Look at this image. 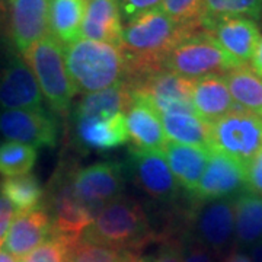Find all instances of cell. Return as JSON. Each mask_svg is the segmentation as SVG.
Segmentation results:
<instances>
[{
  "mask_svg": "<svg viewBox=\"0 0 262 262\" xmlns=\"http://www.w3.org/2000/svg\"><path fill=\"white\" fill-rule=\"evenodd\" d=\"M201 28L185 25L168 16L159 8L131 19L122 28L120 48L125 57V83L134 88L163 69L169 51L182 37Z\"/></svg>",
  "mask_w": 262,
  "mask_h": 262,
  "instance_id": "1",
  "label": "cell"
},
{
  "mask_svg": "<svg viewBox=\"0 0 262 262\" xmlns=\"http://www.w3.org/2000/svg\"><path fill=\"white\" fill-rule=\"evenodd\" d=\"M153 239L149 219L140 203L120 195L105 204L84 232L83 241L117 252H137Z\"/></svg>",
  "mask_w": 262,
  "mask_h": 262,
  "instance_id": "2",
  "label": "cell"
},
{
  "mask_svg": "<svg viewBox=\"0 0 262 262\" xmlns=\"http://www.w3.org/2000/svg\"><path fill=\"white\" fill-rule=\"evenodd\" d=\"M66 67L80 94H95L125 82L127 64L118 46L79 38L64 47Z\"/></svg>",
  "mask_w": 262,
  "mask_h": 262,
  "instance_id": "3",
  "label": "cell"
},
{
  "mask_svg": "<svg viewBox=\"0 0 262 262\" xmlns=\"http://www.w3.org/2000/svg\"><path fill=\"white\" fill-rule=\"evenodd\" d=\"M37 79L42 96L53 111L69 113L76 88L66 67L64 48L51 34L39 39L24 56Z\"/></svg>",
  "mask_w": 262,
  "mask_h": 262,
  "instance_id": "4",
  "label": "cell"
},
{
  "mask_svg": "<svg viewBox=\"0 0 262 262\" xmlns=\"http://www.w3.org/2000/svg\"><path fill=\"white\" fill-rule=\"evenodd\" d=\"M163 69L189 80H196L204 76H225L237 67L226 56L214 37L200 28L179 39L165 58Z\"/></svg>",
  "mask_w": 262,
  "mask_h": 262,
  "instance_id": "5",
  "label": "cell"
},
{
  "mask_svg": "<svg viewBox=\"0 0 262 262\" xmlns=\"http://www.w3.org/2000/svg\"><path fill=\"white\" fill-rule=\"evenodd\" d=\"M75 170L66 166L57 170L48 184L44 207L51 217L53 234L76 246L92 225L94 215L76 192Z\"/></svg>",
  "mask_w": 262,
  "mask_h": 262,
  "instance_id": "6",
  "label": "cell"
},
{
  "mask_svg": "<svg viewBox=\"0 0 262 262\" xmlns=\"http://www.w3.org/2000/svg\"><path fill=\"white\" fill-rule=\"evenodd\" d=\"M187 215V230L196 242L204 245L214 255L230 251L234 244V198L198 201Z\"/></svg>",
  "mask_w": 262,
  "mask_h": 262,
  "instance_id": "7",
  "label": "cell"
},
{
  "mask_svg": "<svg viewBox=\"0 0 262 262\" xmlns=\"http://www.w3.org/2000/svg\"><path fill=\"white\" fill-rule=\"evenodd\" d=\"M211 149L246 165L262 149V118L241 108L233 110L211 124Z\"/></svg>",
  "mask_w": 262,
  "mask_h": 262,
  "instance_id": "8",
  "label": "cell"
},
{
  "mask_svg": "<svg viewBox=\"0 0 262 262\" xmlns=\"http://www.w3.org/2000/svg\"><path fill=\"white\" fill-rule=\"evenodd\" d=\"M128 177L144 195L155 203L169 204L179 195V185L162 150L131 147L127 160Z\"/></svg>",
  "mask_w": 262,
  "mask_h": 262,
  "instance_id": "9",
  "label": "cell"
},
{
  "mask_svg": "<svg viewBox=\"0 0 262 262\" xmlns=\"http://www.w3.org/2000/svg\"><path fill=\"white\" fill-rule=\"evenodd\" d=\"M245 191H248L246 165L229 155L211 149L210 160L192 200H227L236 198Z\"/></svg>",
  "mask_w": 262,
  "mask_h": 262,
  "instance_id": "10",
  "label": "cell"
},
{
  "mask_svg": "<svg viewBox=\"0 0 262 262\" xmlns=\"http://www.w3.org/2000/svg\"><path fill=\"white\" fill-rule=\"evenodd\" d=\"M75 188L77 195L94 215L101 213L105 204L122 195L124 169L117 162H101L88 168L75 170Z\"/></svg>",
  "mask_w": 262,
  "mask_h": 262,
  "instance_id": "11",
  "label": "cell"
},
{
  "mask_svg": "<svg viewBox=\"0 0 262 262\" xmlns=\"http://www.w3.org/2000/svg\"><path fill=\"white\" fill-rule=\"evenodd\" d=\"M0 136L32 147L53 149L58 127L47 110H0Z\"/></svg>",
  "mask_w": 262,
  "mask_h": 262,
  "instance_id": "12",
  "label": "cell"
},
{
  "mask_svg": "<svg viewBox=\"0 0 262 262\" xmlns=\"http://www.w3.org/2000/svg\"><path fill=\"white\" fill-rule=\"evenodd\" d=\"M0 110H44L37 79L22 57L12 56L0 69Z\"/></svg>",
  "mask_w": 262,
  "mask_h": 262,
  "instance_id": "13",
  "label": "cell"
},
{
  "mask_svg": "<svg viewBox=\"0 0 262 262\" xmlns=\"http://www.w3.org/2000/svg\"><path fill=\"white\" fill-rule=\"evenodd\" d=\"M50 0H9V35L24 57L39 39L50 34Z\"/></svg>",
  "mask_w": 262,
  "mask_h": 262,
  "instance_id": "14",
  "label": "cell"
},
{
  "mask_svg": "<svg viewBox=\"0 0 262 262\" xmlns=\"http://www.w3.org/2000/svg\"><path fill=\"white\" fill-rule=\"evenodd\" d=\"M192 88L194 80L185 79L168 70H160L144 79L137 86L131 88V91L147 96L158 113L162 115L170 111L194 110Z\"/></svg>",
  "mask_w": 262,
  "mask_h": 262,
  "instance_id": "15",
  "label": "cell"
},
{
  "mask_svg": "<svg viewBox=\"0 0 262 262\" xmlns=\"http://www.w3.org/2000/svg\"><path fill=\"white\" fill-rule=\"evenodd\" d=\"M208 32L236 67L249 66L255 48L261 39V32L253 19L229 18L219 20Z\"/></svg>",
  "mask_w": 262,
  "mask_h": 262,
  "instance_id": "16",
  "label": "cell"
},
{
  "mask_svg": "<svg viewBox=\"0 0 262 262\" xmlns=\"http://www.w3.org/2000/svg\"><path fill=\"white\" fill-rule=\"evenodd\" d=\"M133 92V101L125 113L128 137L133 147L144 150H163L168 139L163 130L162 117L150 102L149 98L140 92Z\"/></svg>",
  "mask_w": 262,
  "mask_h": 262,
  "instance_id": "17",
  "label": "cell"
},
{
  "mask_svg": "<svg viewBox=\"0 0 262 262\" xmlns=\"http://www.w3.org/2000/svg\"><path fill=\"white\" fill-rule=\"evenodd\" d=\"M53 236V223L44 206L32 211L15 215L6 241L5 251L15 256L18 261L37 249Z\"/></svg>",
  "mask_w": 262,
  "mask_h": 262,
  "instance_id": "18",
  "label": "cell"
},
{
  "mask_svg": "<svg viewBox=\"0 0 262 262\" xmlns=\"http://www.w3.org/2000/svg\"><path fill=\"white\" fill-rule=\"evenodd\" d=\"M162 151L179 187L191 196L194 195L210 160L211 149L168 141Z\"/></svg>",
  "mask_w": 262,
  "mask_h": 262,
  "instance_id": "19",
  "label": "cell"
},
{
  "mask_svg": "<svg viewBox=\"0 0 262 262\" xmlns=\"http://www.w3.org/2000/svg\"><path fill=\"white\" fill-rule=\"evenodd\" d=\"M122 28L118 0H88L82 24V38L120 47Z\"/></svg>",
  "mask_w": 262,
  "mask_h": 262,
  "instance_id": "20",
  "label": "cell"
},
{
  "mask_svg": "<svg viewBox=\"0 0 262 262\" xmlns=\"http://www.w3.org/2000/svg\"><path fill=\"white\" fill-rule=\"evenodd\" d=\"M192 106L196 115L210 125L237 108L232 99L225 76L220 75L204 76L194 80Z\"/></svg>",
  "mask_w": 262,
  "mask_h": 262,
  "instance_id": "21",
  "label": "cell"
},
{
  "mask_svg": "<svg viewBox=\"0 0 262 262\" xmlns=\"http://www.w3.org/2000/svg\"><path fill=\"white\" fill-rule=\"evenodd\" d=\"M79 143L89 150L106 151L120 147L130 140L125 114H115L108 118L75 120Z\"/></svg>",
  "mask_w": 262,
  "mask_h": 262,
  "instance_id": "22",
  "label": "cell"
},
{
  "mask_svg": "<svg viewBox=\"0 0 262 262\" xmlns=\"http://www.w3.org/2000/svg\"><path fill=\"white\" fill-rule=\"evenodd\" d=\"M160 117L169 141L211 149V125L200 118L194 110L170 111Z\"/></svg>",
  "mask_w": 262,
  "mask_h": 262,
  "instance_id": "23",
  "label": "cell"
},
{
  "mask_svg": "<svg viewBox=\"0 0 262 262\" xmlns=\"http://www.w3.org/2000/svg\"><path fill=\"white\" fill-rule=\"evenodd\" d=\"M133 101L131 88L125 82L114 84L84 96L75 110V120L108 118L115 114L127 113Z\"/></svg>",
  "mask_w": 262,
  "mask_h": 262,
  "instance_id": "24",
  "label": "cell"
},
{
  "mask_svg": "<svg viewBox=\"0 0 262 262\" xmlns=\"http://www.w3.org/2000/svg\"><path fill=\"white\" fill-rule=\"evenodd\" d=\"M88 0H50L48 28L61 46H70L82 38V24Z\"/></svg>",
  "mask_w": 262,
  "mask_h": 262,
  "instance_id": "25",
  "label": "cell"
},
{
  "mask_svg": "<svg viewBox=\"0 0 262 262\" xmlns=\"http://www.w3.org/2000/svg\"><path fill=\"white\" fill-rule=\"evenodd\" d=\"M234 234L239 248L262 242V196L245 191L234 198Z\"/></svg>",
  "mask_w": 262,
  "mask_h": 262,
  "instance_id": "26",
  "label": "cell"
},
{
  "mask_svg": "<svg viewBox=\"0 0 262 262\" xmlns=\"http://www.w3.org/2000/svg\"><path fill=\"white\" fill-rule=\"evenodd\" d=\"M234 105L261 117L262 113V79L249 66L237 67L225 75Z\"/></svg>",
  "mask_w": 262,
  "mask_h": 262,
  "instance_id": "27",
  "label": "cell"
},
{
  "mask_svg": "<svg viewBox=\"0 0 262 262\" xmlns=\"http://www.w3.org/2000/svg\"><path fill=\"white\" fill-rule=\"evenodd\" d=\"M0 194L9 201L18 215L38 208L44 203L46 191L34 173H27L3 179L0 182Z\"/></svg>",
  "mask_w": 262,
  "mask_h": 262,
  "instance_id": "28",
  "label": "cell"
},
{
  "mask_svg": "<svg viewBox=\"0 0 262 262\" xmlns=\"http://www.w3.org/2000/svg\"><path fill=\"white\" fill-rule=\"evenodd\" d=\"M261 13L262 0H203L200 25L208 31L223 19H256L261 16Z\"/></svg>",
  "mask_w": 262,
  "mask_h": 262,
  "instance_id": "29",
  "label": "cell"
},
{
  "mask_svg": "<svg viewBox=\"0 0 262 262\" xmlns=\"http://www.w3.org/2000/svg\"><path fill=\"white\" fill-rule=\"evenodd\" d=\"M37 158V149L32 146L10 140L0 143V175L5 178L27 175L34 168Z\"/></svg>",
  "mask_w": 262,
  "mask_h": 262,
  "instance_id": "30",
  "label": "cell"
},
{
  "mask_svg": "<svg viewBox=\"0 0 262 262\" xmlns=\"http://www.w3.org/2000/svg\"><path fill=\"white\" fill-rule=\"evenodd\" d=\"M75 245L69 244L63 237L53 234L37 249L28 253L20 262H69Z\"/></svg>",
  "mask_w": 262,
  "mask_h": 262,
  "instance_id": "31",
  "label": "cell"
},
{
  "mask_svg": "<svg viewBox=\"0 0 262 262\" xmlns=\"http://www.w3.org/2000/svg\"><path fill=\"white\" fill-rule=\"evenodd\" d=\"M203 0H162L159 9L185 25H200Z\"/></svg>",
  "mask_w": 262,
  "mask_h": 262,
  "instance_id": "32",
  "label": "cell"
},
{
  "mask_svg": "<svg viewBox=\"0 0 262 262\" xmlns=\"http://www.w3.org/2000/svg\"><path fill=\"white\" fill-rule=\"evenodd\" d=\"M120 255L121 252L82 239L72 251L69 262H118Z\"/></svg>",
  "mask_w": 262,
  "mask_h": 262,
  "instance_id": "33",
  "label": "cell"
},
{
  "mask_svg": "<svg viewBox=\"0 0 262 262\" xmlns=\"http://www.w3.org/2000/svg\"><path fill=\"white\" fill-rule=\"evenodd\" d=\"M153 262H184V249H182L181 236H173V234L162 236L160 246Z\"/></svg>",
  "mask_w": 262,
  "mask_h": 262,
  "instance_id": "34",
  "label": "cell"
},
{
  "mask_svg": "<svg viewBox=\"0 0 262 262\" xmlns=\"http://www.w3.org/2000/svg\"><path fill=\"white\" fill-rule=\"evenodd\" d=\"M182 249H184V262H214L215 255L204 245L196 242L189 234L181 233Z\"/></svg>",
  "mask_w": 262,
  "mask_h": 262,
  "instance_id": "35",
  "label": "cell"
},
{
  "mask_svg": "<svg viewBox=\"0 0 262 262\" xmlns=\"http://www.w3.org/2000/svg\"><path fill=\"white\" fill-rule=\"evenodd\" d=\"M122 20L127 24L149 10L159 8L162 0H118Z\"/></svg>",
  "mask_w": 262,
  "mask_h": 262,
  "instance_id": "36",
  "label": "cell"
},
{
  "mask_svg": "<svg viewBox=\"0 0 262 262\" xmlns=\"http://www.w3.org/2000/svg\"><path fill=\"white\" fill-rule=\"evenodd\" d=\"M248 191L262 196V149L246 163Z\"/></svg>",
  "mask_w": 262,
  "mask_h": 262,
  "instance_id": "37",
  "label": "cell"
},
{
  "mask_svg": "<svg viewBox=\"0 0 262 262\" xmlns=\"http://www.w3.org/2000/svg\"><path fill=\"white\" fill-rule=\"evenodd\" d=\"M15 215L16 213H15L13 207L10 206L9 201L0 194V249H2V245L6 241V236H8V232H9Z\"/></svg>",
  "mask_w": 262,
  "mask_h": 262,
  "instance_id": "38",
  "label": "cell"
},
{
  "mask_svg": "<svg viewBox=\"0 0 262 262\" xmlns=\"http://www.w3.org/2000/svg\"><path fill=\"white\" fill-rule=\"evenodd\" d=\"M223 262H252L249 253L244 252L241 248H233L225 255Z\"/></svg>",
  "mask_w": 262,
  "mask_h": 262,
  "instance_id": "39",
  "label": "cell"
},
{
  "mask_svg": "<svg viewBox=\"0 0 262 262\" xmlns=\"http://www.w3.org/2000/svg\"><path fill=\"white\" fill-rule=\"evenodd\" d=\"M251 64H252L253 72L262 79V37L259 39L256 48H255V53H253L252 60H251Z\"/></svg>",
  "mask_w": 262,
  "mask_h": 262,
  "instance_id": "40",
  "label": "cell"
},
{
  "mask_svg": "<svg viewBox=\"0 0 262 262\" xmlns=\"http://www.w3.org/2000/svg\"><path fill=\"white\" fill-rule=\"evenodd\" d=\"M118 262H150L149 259L140 256L137 252H121Z\"/></svg>",
  "mask_w": 262,
  "mask_h": 262,
  "instance_id": "41",
  "label": "cell"
},
{
  "mask_svg": "<svg viewBox=\"0 0 262 262\" xmlns=\"http://www.w3.org/2000/svg\"><path fill=\"white\" fill-rule=\"evenodd\" d=\"M251 258L252 262H262V242L253 245L251 249Z\"/></svg>",
  "mask_w": 262,
  "mask_h": 262,
  "instance_id": "42",
  "label": "cell"
},
{
  "mask_svg": "<svg viewBox=\"0 0 262 262\" xmlns=\"http://www.w3.org/2000/svg\"><path fill=\"white\" fill-rule=\"evenodd\" d=\"M0 262H19L15 256H12L8 251L0 249Z\"/></svg>",
  "mask_w": 262,
  "mask_h": 262,
  "instance_id": "43",
  "label": "cell"
},
{
  "mask_svg": "<svg viewBox=\"0 0 262 262\" xmlns=\"http://www.w3.org/2000/svg\"><path fill=\"white\" fill-rule=\"evenodd\" d=\"M261 118H262V113H261Z\"/></svg>",
  "mask_w": 262,
  "mask_h": 262,
  "instance_id": "44",
  "label": "cell"
}]
</instances>
